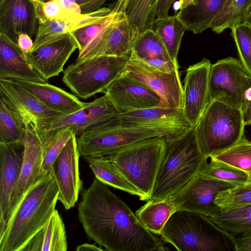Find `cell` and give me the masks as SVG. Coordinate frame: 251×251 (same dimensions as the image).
<instances>
[{"label":"cell","mask_w":251,"mask_h":251,"mask_svg":"<svg viewBox=\"0 0 251 251\" xmlns=\"http://www.w3.org/2000/svg\"><path fill=\"white\" fill-rule=\"evenodd\" d=\"M78 217L88 237L108 251H163L162 240L147 230L107 185L95 178L82 191Z\"/></svg>","instance_id":"6da1fadb"},{"label":"cell","mask_w":251,"mask_h":251,"mask_svg":"<svg viewBox=\"0 0 251 251\" xmlns=\"http://www.w3.org/2000/svg\"><path fill=\"white\" fill-rule=\"evenodd\" d=\"M58 194L50 173L36 183L23 198L0 235V251H22L49 220L55 209Z\"/></svg>","instance_id":"7a4b0ae2"},{"label":"cell","mask_w":251,"mask_h":251,"mask_svg":"<svg viewBox=\"0 0 251 251\" xmlns=\"http://www.w3.org/2000/svg\"><path fill=\"white\" fill-rule=\"evenodd\" d=\"M160 235L179 251H236L235 236L196 212L175 211Z\"/></svg>","instance_id":"3957f363"},{"label":"cell","mask_w":251,"mask_h":251,"mask_svg":"<svg viewBox=\"0 0 251 251\" xmlns=\"http://www.w3.org/2000/svg\"><path fill=\"white\" fill-rule=\"evenodd\" d=\"M206 158L200 149L194 127L167 142L149 200H163L180 191L199 174Z\"/></svg>","instance_id":"277c9868"},{"label":"cell","mask_w":251,"mask_h":251,"mask_svg":"<svg viewBox=\"0 0 251 251\" xmlns=\"http://www.w3.org/2000/svg\"><path fill=\"white\" fill-rule=\"evenodd\" d=\"M245 126L241 108L210 101L194 127L203 155L208 158L236 144L244 136Z\"/></svg>","instance_id":"5b68a950"},{"label":"cell","mask_w":251,"mask_h":251,"mask_svg":"<svg viewBox=\"0 0 251 251\" xmlns=\"http://www.w3.org/2000/svg\"><path fill=\"white\" fill-rule=\"evenodd\" d=\"M166 148L164 138L154 137L136 142L105 156L148 201Z\"/></svg>","instance_id":"8992f818"},{"label":"cell","mask_w":251,"mask_h":251,"mask_svg":"<svg viewBox=\"0 0 251 251\" xmlns=\"http://www.w3.org/2000/svg\"><path fill=\"white\" fill-rule=\"evenodd\" d=\"M130 55L76 59L64 71L62 81L75 96L82 99L104 93L123 74Z\"/></svg>","instance_id":"52a82bcc"},{"label":"cell","mask_w":251,"mask_h":251,"mask_svg":"<svg viewBox=\"0 0 251 251\" xmlns=\"http://www.w3.org/2000/svg\"><path fill=\"white\" fill-rule=\"evenodd\" d=\"M117 117L91 126L77 135L80 155L106 156L143 139L154 137L163 138L161 133L153 129L122 126Z\"/></svg>","instance_id":"ba28073f"},{"label":"cell","mask_w":251,"mask_h":251,"mask_svg":"<svg viewBox=\"0 0 251 251\" xmlns=\"http://www.w3.org/2000/svg\"><path fill=\"white\" fill-rule=\"evenodd\" d=\"M251 75L239 59L233 57L211 65L209 75L210 101L214 100L242 108Z\"/></svg>","instance_id":"9c48e42d"},{"label":"cell","mask_w":251,"mask_h":251,"mask_svg":"<svg viewBox=\"0 0 251 251\" xmlns=\"http://www.w3.org/2000/svg\"><path fill=\"white\" fill-rule=\"evenodd\" d=\"M123 75L145 85L160 97L159 107L182 109L183 86L179 70L168 74L148 66L131 51Z\"/></svg>","instance_id":"30bf717a"},{"label":"cell","mask_w":251,"mask_h":251,"mask_svg":"<svg viewBox=\"0 0 251 251\" xmlns=\"http://www.w3.org/2000/svg\"><path fill=\"white\" fill-rule=\"evenodd\" d=\"M0 100L25 128L31 125L35 129H41L64 114L47 106L7 79H0Z\"/></svg>","instance_id":"8fae6325"},{"label":"cell","mask_w":251,"mask_h":251,"mask_svg":"<svg viewBox=\"0 0 251 251\" xmlns=\"http://www.w3.org/2000/svg\"><path fill=\"white\" fill-rule=\"evenodd\" d=\"M122 126L156 130L166 142L178 137L192 127L182 109L155 106L120 113L117 117Z\"/></svg>","instance_id":"7c38bea8"},{"label":"cell","mask_w":251,"mask_h":251,"mask_svg":"<svg viewBox=\"0 0 251 251\" xmlns=\"http://www.w3.org/2000/svg\"><path fill=\"white\" fill-rule=\"evenodd\" d=\"M236 186L198 174L170 199L175 211L185 210L212 217L221 212L214 202L217 194Z\"/></svg>","instance_id":"4fadbf2b"},{"label":"cell","mask_w":251,"mask_h":251,"mask_svg":"<svg viewBox=\"0 0 251 251\" xmlns=\"http://www.w3.org/2000/svg\"><path fill=\"white\" fill-rule=\"evenodd\" d=\"M76 135L74 132L53 162L50 173L58 188V200L66 210L74 206L82 190Z\"/></svg>","instance_id":"5bb4252c"},{"label":"cell","mask_w":251,"mask_h":251,"mask_svg":"<svg viewBox=\"0 0 251 251\" xmlns=\"http://www.w3.org/2000/svg\"><path fill=\"white\" fill-rule=\"evenodd\" d=\"M24 146L23 166L11 195L6 225L27 192L44 177L42 175L44 161L43 145L35 128L31 125L25 127Z\"/></svg>","instance_id":"9a60e30c"},{"label":"cell","mask_w":251,"mask_h":251,"mask_svg":"<svg viewBox=\"0 0 251 251\" xmlns=\"http://www.w3.org/2000/svg\"><path fill=\"white\" fill-rule=\"evenodd\" d=\"M211 63L204 58L186 70L183 86L184 115L194 127L210 102L209 75Z\"/></svg>","instance_id":"2e32d148"},{"label":"cell","mask_w":251,"mask_h":251,"mask_svg":"<svg viewBox=\"0 0 251 251\" xmlns=\"http://www.w3.org/2000/svg\"><path fill=\"white\" fill-rule=\"evenodd\" d=\"M76 49L77 43L70 32L58 39L33 46L32 50L25 54L28 62L48 80L63 71L65 63Z\"/></svg>","instance_id":"e0dca14e"},{"label":"cell","mask_w":251,"mask_h":251,"mask_svg":"<svg viewBox=\"0 0 251 251\" xmlns=\"http://www.w3.org/2000/svg\"><path fill=\"white\" fill-rule=\"evenodd\" d=\"M120 113L104 94L91 102H85L82 107L73 113L61 115L41 129L54 130L70 126L77 136L91 126L115 118Z\"/></svg>","instance_id":"ac0fdd59"},{"label":"cell","mask_w":251,"mask_h":251,"mask_svg":"<svg viewBox=\"0 0 251 251\" xmlns=\"http://www.w3.org/2000/svg\"><path fill=\"white\" fill-rule=\"evenodd\" d=\"M103 93L120 113L158 106L161 101L159 96L150 88L123 74Z\"/></svg>","instance_id":"d6986e66"},{"label":"cell","mask_w":251,"mask_h":251,"mask_svg":"<svg viewBox=\"0 0 251 251\" xmlns=\"http://www.w3.org/2000/svg\"><path fill=\"white\" fill-rule=\"evenodd\" d=\"M39 25L35 0H0V33L17 44L21 33L31 37Z\"/></svg>","instance_id":"ffe728a7"},{"label":"cell","mask_w":251,"mask_h":251,"mask_svg":"<svg viewBox=\"0 0 251 251\" xmlns=\"http://www.w3.org/2000/svg\"><path fill=\"white\" fill-rule=\"evenodd\" d=\"M24 155V142L0 143V235L6 225L11 195L21 173Z\"/></svg>","instance_id":"44dd1931"},{"label":"cell","mask_w":251,"mask_h":251,"mask_svg":"<svg viewBox=\"0 0 251 251\" xmlns=\"http://www.w3.org/2000/svg\"><path fill=\"white\" fill-rule=\"evenodd\" d=\"M10 78L48 82L28 62L18 44L0 33V79Z\"/></svg>","instance_id":"7402d4cb"},{"label":"cell","mask_w":251,"mask_h":251,"mask_svg":"<svg viewBox=\"0 0 251 251\" xmlns=\"http://www.w3.org/2000/svg\"><path fill=\"white\" fill-rule=\"evenodd\" d=\"M9 79L49 108L64 114L73 113L83 106L85 102L74 94L47 83L19 78Z\"/></svg>","instance_id":"603a6c76"},{"label":"cell","mask_w":251,"mask_h":251,"mask_svg":"<svg viewBox=\"0 0 251 251\" xmlns=\"http://www.w3.org/2000/svg\"><path fill=\"white\" fill-rule=\"evenodd\" d=\"M113 7V3H111L107 7L101 8L90 13L81 14L73 18L39 23L33 46L58 39L66 33L99 22L110 14Z\"/></svg>","instance_id":"cb8c5ba5"},{"label":"cell","mask_w":251,"mask_h":251,"mask_svg":"<svg viewBox=\"0 0 251 251\" xmlns=\"http://www.w3.org/2000/svg\"><path fill=\"white\" fill-rule=\"evenodd\" d=\"M134 40L132 27L126 15L113 25L101 40L85 53L80 59L100 55L122 56L129 55Z\"/></svg>","instance_id":"d4e9b609"},{"label":"cell","mask_w":251,"mask_h":251,"mask_svg":"<svg viewBox=\"0 0 251 251\" xmlns=\"http://www.w3.org/2000/svg\"><path fill=\"white\" fill-rule=\"evenodd\" d=\"M226 0H197L194 5L180 9L176 16L186 30L200 34L210 28Z\"/></svg>","instance_id":"484cf974"},{"label":"cell","mask_w":251,"mask_h":251,"mask_svg":"<svg viewBox=\"0 0 251 251\" xmlns=\"http://www.w3.org/2000/svg\"><path fill=\"white\" fill-rule=\"evenodd\" d=\"M67 235L64 223L55 209L46 224L29 240L22 251H66Z\"/></svg>","instance_id":"4316f807"},{"label":"cell","mask_w":251,"mask_h":251,"mask_svg":"<svg viewBox=\"0 0 251 251\" xmlns=\"http://www.w3.org/2000/svg\"><path fill=\"white\" fill-rule=\"evenodd\" d=\"M96 178L101 182L138 196L141 201H148L147 197L131 183L105 156H84Z\"/></svg>","instance_id":"83f0119b"},{"label":"cell","mask_w":251,"mask_h":251,"mask_svg":"<svg viewBox=\"0 0 251 251\" xmlns=\"http://www.w3.org/2000/svg\"><path fill=\"white\" fill-rule=\"evenodd\" d=\"M175 211L170 197L163 200H148L135 215L142 225L150 232L160 235L166 222Z\"/></svg>","instance_id":"f1b7e54d"},{"label":"cell","mask_w":251,"mask_h":251,"mask_svg":"<svg viewBox=\"0 0 251 251\" xmlns=\"http://www.w3.org/2000/svg\"><path fill=\"white\" fill-rule=\"evenodd\" d=\"M159 0H125L126 15L136 37L144 31L153 29Z\"/></svg>","instance_id":"f546056e"},{"label":"cell","mask_w":251,"mask_h":251,"mask_svg":"<svg viewBox=\"0 0 251 251\" xmlns=\"http://www.w3.org/2000/svg\"><path fill=\"white\" fill-rule=\"evenodd\" d=\"M37 132L43 147L42 175L45 177L50 173L53 162L74 132L68 126L54 130L41 129Z\"/></svg>","instance_id":"4dcf8cb0"},{"label":"cell","mask_w":251,"mask_h":251,"mask_svg":"<svg viewBox=\"0 0 251 251\" xmlns=\"http://www.w3.org/2000/svg\"><path fill=\"white\" fill-rule=\"evenodd\" d=\"M153 30L159 35L173 61L177 60V54L184 32V25L176 15L157 18L153 23Z\"/></svg>","instance_id":"1f68e13d"},{"label":"cell","mask_w":251,"mask_h":251,"mask_svg":"<svg viewBox=\"0 0 251 251\" xmlns=\"http://www.w3.org/2000/svg\"><path fill=\"white\" fill-rule=\"evenodd\" d=\"M217 226L235 236H251V205L209 217Z\"/></svg>","instance_id":"d6a6232c"},{"label":"cell","mask_w":251,"mask_h":251,"mask_svg":"<svg viewBox=\"0 0 251 251\" xmlns=\"http://www.w3.org/2000/svg\"><path fill=\"white\" fill-rule=\"evenodd\" d=\"M251 7V0H226L210 28L216 33L220 34L227 28L245 23Z\"/></svg>","instance_id":"836d02e7"},{"label":"cell","mask_w":251,"mask_h":251,"mask_svg":"<svg viewBox=\"0 0 251 251\" xmlns=\"http://www.w3.org/2000/svg\"><path fill=\"white\" fill-rule=\"evenodd\" d=\"M131 51L142 60H172L159 35L151 29L144 31L136 37Z\"/></svg>","instance_id":"e575fe53"},{"label":"cell","mask_w":251,"mask_h":251,"mask_svg":"<svg viewBox=\"0 0 251 251\" xmlns=\"http://www.w3.org/2000/svg\"><path fill=\"white\" fill-rule=\"evenodd\" d=\"M210 157L244 171L251 182V141L244 136L231 147Z\"/></svg>","instance_id":"d590c367"},{"label":"cell","mask_w":251,"mask_h":251,"mask_svg":"<svg viewBox=\"0 0 251 251\" xmlns=\"http://www.w3.org/2000/svg\"><path fill=\"white\" fill-rule=\"evenodd\" d=\"M199 174L236 186L249 181L248 176L244 171L210 157L206 159Z\"/></svg>","instance_id":"8d00e7d4"},{"label":"cell","mask_w":251,"mask_h":251,"mask_svg":"<svg viewBox=\"0 0 251 251\" xmlns=\"http://www.w3.org/2000/svg\"><path fill=\"white\" fill-rule=\"evenodd\" d=\"M214 202L221 212L251 205V182L219 192L215 197Z\"/></svg>","instance_id":"74e56055"},{"label":"cell","mask_w":251,"mask_h":251,"mask_svg":"<svg viewBox=\"0 0 251 251\" xmlns=\"http://www.w3.org/2000/svg\"><path fill=\"white\" fill-rule=\"evenodd\" d=\"M25 131V128L0 100V143H23Z\"/></svg>","instance_id":"f35d334b"},{"label":"cell","mask_w":251,"mask_h":251,"mask_svg":"<svg viewBox=\"0 0 251 251\" xmlns=\"http://www.w3.org/2000/svg\"><path fill=\"white\" fill-rule=\"evenodd\" d=\"M230 29L239 60L251 75V27L243 23Z\"/></svg>","instance_id":"ab89813d"},{"label":"cell","mask_w":251,"mask_h":251,"mask_svg":"<svg viewBox=\"0 0 251 251\" xmlns=\"http://www.w3.org/2000/svg\"><path fill=\"white\" fill-rule=\"evenodd\" d=\"M35 2L39 23L47 21L64 20L73 18L80 15H75L66 10L60 5L57 0H50L45 2L35 0Z\"/></svg>","instance_id":"60d3db41"},{"label":"cell","mask_w":251,"mask_h":251,"mask_svg":"<svg viewBox=\"0 0 251 251\" xmlns=\"http://www.w3.org/2000/svg\"><path fill=\"white\" fill-rule=\"evenodd\" d=\"M143 60L150 67L165 73H172L179 68L177 61L164 60L159 59Z\"/></svg>","instance_id":"b9f144b4"},{"label":"cell","mask_w":251,"mask_h":251,"mask_svg":"<svg viewBox=\"0 0 251 251\" xmlns=\"http://www.w3.org/2000/svg\"><path fill=\"white\" fill-rule=\"evenodd\" d=\"M79 6L82 14H88L101 8L107 0H75Z\"/></svg>","instance_id":"7bdbcfd3"},{"label":"cell","mask_w":251,"mask_h":251,"mask_svg":"<svg viewBox=\"0 0 251 251\" xmlns=\"http://www.w3.org/2000/svg\"><path fill=\"white\" fill-rule=\"evenodd\" d=\"M242 109L245 125H251V87L246 92Z\"/></svg>","instance_id":"ee69618b"},{"label":"cell","mask_w":251,"mask_h":251,"mask_svg":"<svg viewBox=\"0 0 251 251\" xmlns=\"http://www.w3.org/2000/svg\"><path fill=\"white\" fill-rule=\"evenodd\" d=\"M34 42L31 37L26 33H21L18 36L17 44L25 53H29L32 49Z\"/></svg>","instance_id":"f6af8a7d"},{"label":"cell","mask_w":251,"mask_h":251,"mask_svg":"<svg viewBox=\"0 0 251 251\" xmlns=\"http://www.w3.org/2000/svg\"><path fill=\"white\" fill-rule=\"evenodd\" d=\"M176 0H159L158 4L156 17L162 18L168 16V12L173 3Z\"/></svg>","instance_id":"bcb514c9"},{"label":"cell","mask_w":251,"mask_h":251,"mask_svg":"<svg viewBox=\"0 0 251 251\" xmlns=\"http://www.w3.org/2000/svg\"><path fill=\"white\" fill-rule=\"evenodd\" d=\"M66 10L75 15L82 14L81 9L75 0H57Z\"/></svg>","instance_id":"7dc6e473"},{"label":"cell","mask_w":251,"mask_h":251,"mask_svg":"<svg viewBox=\"0 0 251 251\" xmlns=\"http://www.w3.org/2000/svg\"><path fill=\"white\" fill-rule=\"evenodd\" d=\"M236 251H251V236L236 237Z\"/></svg>","instance_id":"c3c4849f"},{"label":"cell","mask_w":251,"mask_h":251,"mask_svg":"<svg viewBox=\"0 0 251 251\" xmlns=\"http://www.w3.org/2000/svg\"><path fill=\"white\" fill-rule=\"evenodd\" d=\"M75 250L77 251H102L103 250L101 247H98L95 244L84 243L77 246Z\"/></svg>","instance_id":"681fc988"},{"label":"cell","mask_w":251,"mask_h":251,"mask_svg":"<svg viewBox=\"0 0 251 251\" xmlns=\"http://www.w3.org/2000/svg\"><path fill=\"white\" fill-rule=\"evenodd\" d=\"M197 0H178L179 9H182L189 5H194Z\"/></svg>","instance_id":"f907efd6"},{"label":"cell","mask_w":251,"mask_h":251,"mask_svg":"<svg viewBox=\"0 0 251 251\" xmlns=\"http://www.w3.org/2000/svg\"><path fill=\"white\" fill-rule=\"evenodd\" d=\"M251 27V7L249 11L248 14L245 22Z\"/></svg>","instance_id":"816d5d0a"},{"label":"cell","mask_w":251,"mask_h":251,"mask_svg":"<svg viewBox=\"0 0 251 251\" xmlns=\"http://www.w3.org/2000/svg\"><path fill=\"white\" fill-rule=\"evenodd\" d=\"M40 2H47V1H48L50 0H38Z\"/></svg>","instance_id":"f5cc1de1"}]
</instances>
